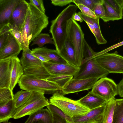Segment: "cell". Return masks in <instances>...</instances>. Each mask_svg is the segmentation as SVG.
<instances>
[{
    "instance_id": "1",
    "label": "cell",
    "mask_w": 123,
    "mask_h": 123,
    "mask_svg": "<svg viewBox=\"0 0 123 123\" xmlns=\"http://www.w3.org/2000/svg\"><path fill=\"white\" fill-rule=\"evenodd\" d=\"M48 19L45 14L29 3L26 17L21 30L23 42L22 50L29 49L30 43L47 27Z\"/></svg>"
},
{
    "instance_id": "2",
    "label": "cell",
    "mask_w": 123,
    "mask_h": 123,
    "mask_svg": "<svg viewBox=\"0 0 123 123\" xmlns=\"http://www.w3.org/2000/svg\"><path fill=\"white\" fill-rule=\"evenodd\" d=\"M78 8L76 5H69L51 21L49 32L58 52L62 48L66 39L68 21L73 17Z\"/></svg>"
},
{
    "instance_id": "3",
    "label": "cell",
    "mask_w": 123,
    "mask_h": 123,
    "mask_svg": "<svg viewBox=\"0 0 123 123\" xmlns=\"http://www.w3.org/2000/svg\"><path fill=\"white\" fill-rule=\"evenodd\" d=\"M20 88L31 92H41L53 95L61 91L62 88L55 83L45 80L23 75L18 82Z\"/></svg>"
},
{
    "instance_id": "4",
    "label": "cell",
    "mask_w": 123,
    "mask_h": 123,
    "mask_svg": "<svg viewBox=\"0 0 123 123\" xmlns=\"http://www.w3.org/2000/svg\"><path fill=\"white\" fill-rule=\"evenodd\" d=\"M50 104L61 110L69 117L83 115L90 110L79 103L78 100L71 99L65 97L60 92H57L50 98Z\"/></svg>"
},
{
    "instance_id": "5",
    "label": "cell",
    "mask_w": 123,
    "mask_h": 123,
    "mask_svg": "<svg viewBox=\"0 0 123 123\" xmlns=\"http://www.w3.org/2000/svg\"><path fill=\"white\" fill-rule=\"evenodd\" d=\"M73 17L68 21L67 30L74 50L77 66L79 67L84 59L85 39L80 26L73 19Z\"/></svg>"
},
{
    "instance_id": "6",
    "label": "cell",
    "mask_w": 123,
    "mask_h": 123,
    "mask_svg": "<svg viewBox=\"0 0 123 123\" xmlns=\"http://www.w3.org/2000/svg\"><path fill=\"white\" fill-rule=\"evenodd\" d=\"M41 92L34 91L30 98L24 104L16 109L13 117L17 119L27 115H30L49 104L48 100Z\"/></svg>"
},
{
    "instance_id": "7",
    "label": "cell",
    "mask_w": 123,
    "mask_h": 123,
    "mask_svg": "<svg viewBox=\"0 0 123 123\" xmlns=\"http://www.w3.org/2000/svg\"><path fill=\"white\" fill-rule=\"evenodd\" d=\"M79 68V71L74 76L73 79H99L106 77L109 74L99 65L95 58L87 61L82 64Z\"/></svg>"
},
{
    "instance_id": "8",
    "label": "cell",
    "mask_w": 123,
    "mask_h": 123,
    "mask_svg": "<svg viewBox=\"0 0 123 123\" xmlns=\"http://www.w3.org/2000/svg\"><path fill=\"white\" fill-rule=\"evenodd\" d=\"M95 58L99 65L109 73L123 74V56L117 51L106 53Z\"/></svg>"
},
{
    "instance_id": "9",
    "label": "cell",
    "mask_w": 123,
    "mask_h": 123,
    "mask_svg": "<svg viewBox=\"0 0 123 123\" xmlns=\"http://www.w3.org/2000/svg\"><path fill=\"white\" fill-rule=\"evenodd\" d=\"M91 91L107 102L118 94L117 85L112 79L106 77L98 80Z\"/></svg>"
},
{
    "instance_id": "10",
    "label": "cell",
    "mask_w": 123,
    "mask_h": 123,
    "mask_svg": "<svg viewBox=\"0 0 123 123\" xmlns=\"http://www.w3.org/2000/svg\"><path fill=\"white\" fill-rule=\"evenodd\" d=\"M98 79L97 78H89L77 80L73 78L62 88L60 93L64 95L92 89Z\"/></svg>"
},
{
    "instance_id": "11",
    "label": "cell",
    "mask_w": 123,
    "mask_h": 123,
    "mask_svg": "<svg viewBox=\"0 0 123 123\" xmlns=\"http://www.w3.org/2000/svg\"><path fill=\"white\" fill-rule=\"evenodd\" d=\"M29 7V3L25 0H21L13 11L7 25L11 28H15L21 31Z\"/></svg>"
},
{
    "instance_id": "12",
    "label": "cell",
    "mask_w": 123,
    "mask_h": 123,
    "mask_svg": "<svg viewBox=\"0 0 123 123\" xmlns=\"http://www.w3.org/2000/svg\"><path fill=\"white\" fill-rule=\"evenodd\" d=\"M43 65L51 74L74 76L79 71V67L68 63H61L49 61L43 62Z\"/></svg>"
},
{
    "instance_id": "13",
    "label": "cell",
    "mask_w": 123,
    "mask_h": 123,
    "mask_svg": "<svg viewBox=\"0 0 123 123\" xmlns=\"http://www.w3.org/2000/svg\"><path fill=\"white\" fill-rule=\"evenodd\" d=\"M106 104L83 115L74 117L72 118L74 123H102Z\"/></svg>"
},
{
    "instance_id": "14",
    "label": "cell",
    "mask_w": 123,
    "mask_h": 123,
    "mask_svg": "<svg viewBox=\"0 0 123 123\" xmlns=\"http://www.w3.org/2000/svg\"><path fill=\"white\" fill-rule=\"evenodd\" d=\"M21 0H0V29L7 25L14 8Z\"/></svg>"
},
{
    "instance_id": "15",
    "label": "cell",
    "mask_w": 123,
    "mask_h": 123,
    "mask_svg": "<svg viewBox=\"0 0 123 123\" xmlns=\"http://www.w3.org/2000/svg\"><path fill=\"white\" fill-rule=\"evenodd\" d=\"M22 48L12 35L7 43L0 49V60L17 57Z\"/></svg>"
},
{
    "instance_id": "16",
    "label": "cell",
    "mask_w": 123,
    "mask_h": 123,
    "mask_svg": "<svg viewBox=\"0 0 123 123\" xmlns=\"http://www.w3.org/2000/svg\"><path fill=\"white\" fill-rule=\"evenodd\" d=\"M58 53L68 63L73 66L78 67L74 50L70 39L67 30L65 41L62 48Z\"/></svg>"
},
{
    "instance_id": "17",
    "label": "cell",
    "mask_w": 123,
    "mask_h": 123,
    "mask_svg": "<svg viewBox=\"0 0 123 123\" xmlns=\"http://www.w3.org/2000/svg\"><path fill=\"white\" fill-rule=\"evenodd\" d=\"M20 60L17 57L11 58V76L10 89L13 90L22 76L24 74Z\"/></svg>"
},
{
    "instance_id": "18",
    "label": "cell",
    "mask_w": 123,
    "mask_h": 123,
    "mask_svg": "<svg viewBox=\"0 0 123 123\" xmlns=\"http://www.w3.org/2000/svg\"><path fill=\"white\" fill-rule=\"evenodd\" d=\"M77 100L79 103L90 110L101 106L108 102L94 93L91 91Z\"/></svg>"
},
{
    "instance_id": "19",
    "label": "cell",
    "mask_w": 123,
    "mask_h": 123,
    "mask_svg": "<svg viewBox=\"0 0 123 123\" xmlns=\"http://www.w3.org/2000/svg\"><path fill=\"white\" fill-rule=\"evenodd\" d=\"M11 58L0 60V88L10 89Z\"/></svg>"
},
{
    "instance_id": "20",
    "label": "cell",
    "mask_w": 123,
    "mask_h": 123,
    "mask_svg": "<svg viewBox=\"0 0 123 123\" xmlns=\"http://www.w3.org/2000/svg\"><path fill=\"white\" fill-rule=\"evenodd\" d=\"M53 116L48 109H42L31 115L25 123H52Z\"/></svg>"
},
{
    "instance_id": "21",
    "label": "cell",
    "mask_w": 123,
    "mask_h": 123,
    "mask_svg": "<svg viewBox=\"0 0 123 123\" xmlns=\"http://www.w3.org/2000/svg\"><path fill=\"white\" fill-rule=\"evenodd\" d=\"M31 51L41 55L48 59L49 61L61 63H68L60 55L56 50L50 49L46 46L33 49Z\"/></svg>"
},
{
    "instance_id": "22",
    "label": "cell",
    "mask_w": 123,
    "mask_h": 123,
    "mask_svg": "<svg viewBox=\"0 0 123 123\" xmlns=\"http://www.w3.org/2000/svg\"><path fill=\"white\" fill-rule=\"evenodd\" d=\"M23 69L36 66H43V62L32 54L29 49L23 50L20 59Z\"/></svg>"
},
{
    "instance_id": "23",
    "label": "cell",
    "mask_w": 123,
    "mask_h": 123,
    "mask_svg": "<svg viewBox=\"0 0 123 123\" xmlns=\"http://www.w3.org/2000/svg\"><path fill=\"white\" fill-rule=\"evenodd\" d=\"M78 14L85 22H88L93 25L96 31L95 36L97 43L98 45L105 44L107 41L104 37L102 33L99 23V18H93L87 17L79 12Z\"/></svg>"
},
{
    "instance_id": "24",
    "label": "cell",
    "mask_w": 123,
    "mask_h": 123,
    "mask_svg": "<svg viewBox=\"0 0 123 123\" xmlns=\"http://www.w3.org/2000/svg\"><path fill=\"white\" fill-rule=\"evenodd\" d=\"M16 109L13 100L0 105V123H7L10 119L13 118Z\"/></svg>"
},
{
    "instance_id": "25",
    "label": "cell",
    "mask_w": 123,
    "mask_h": 123,
    "mask_svg": "<svg viewBox=\"0 0 123 123\" xmlns=\"http://www.w3.org/2000/svg\"><path fill=\"white\" fill-rule=\"evenodd\" d=\"M24 74L45 80L51 75L47 71L43 66H36L24 69Z\"/></svg>"
},
{
    "instance_id": "26",
    "label": "cell",
    "mask_w": 123,
    "mask_h": 123,
    "mask_svg": "<svg viewBox=\"0 0 123 123\" xmlns=\"http://www.w3.org/2000/svg\"><path fill=\"white\" fill-rule=\"evenodd\" d=\"M105 8V15L101 19L105 22L114 21L122 19L121 16L116 10L111 6L105 0H101Z\"/></svg>"
},
{
    "instance_id": "27",
    "label": "cell",
    "mask_w": 123,
    "mask_h": 123,
    "mask_svg": "<svg viewBox=\"0 0 123 123\" xmlns=\"http://www.w3.org/2000/svg\"><path fill=\"white\" fill-rule=\"evenodd\" d=\"M116 104L114 98L106 104L102 123H113L114 111Z\"/></svg>"
},
{
    "instance_id": "28",
    "label": "cell",
    "mask_w": 123,
    "mask_h": 123,
    "mask_svg": "<svg viewBox=\"0 0 123 123\" xmlns=\"http://www.w3.org/2000/svg\"><path fill=\"white\" fill-rule=\"evenodd\" d=\"M32 93V92L22 90L19 91L14 95L13 101L17 109L20 107L28 100Z\"/></svg>"
},
{
    "instance_id": "29",
    "label": "cell",
    "mask_w": 123,
    "mask_h": 123,
    "mask_svg": "<svg viewBox=\"0 0 123 123\" xmlns=\"http://www.w3.org/2000/svg\"><path fill=\"white\" fill-rule=\"evenodd\" d=\"M32 41L31 46L37 45L39 47H42L46 44L55 45L52 38L51 37L48 33H40Z\"/></svg>"
},
{
    "instance_id": "30",
    "label": "cell",
    "mask_w": 123,
    "mask_h": 123,
    "mask_svg": "<svg viewBox=\"0 0 123 123\" xmlns=\"http://www.w3.org/2000/svg\"><path fill=\"white\" fill-rule=\"evenodd\" d=\"M116 101L113 123H123V98Z\"/></svg>"
},
{
    "instance_id": "31",
    "label": "cell",
    "mask_w": 123,
    "mask_h": 123,
    "mask_svg": "<svg viewBox=\"0 0 123 123\" xmlns=\"http://www.w3.org/2000/svg\"><path fill=\"white\" fill-rule=\"evenodd\" d=\"M14 95L10 89L0 88V105L13 100Z\"/></svg>"
},
{
    "instance_id": "32",
    "label": "cell",
    "mask_w": 123,
    "mask_h": 123,
    "mask_svg": "<svg viewBox=\"0 0 123 123\" xmlns=\"http://www.w3.org/2000/svg\"><path fill=\"white\" fill-rule=\"evenodd\" d=\"M46 106L51 113L56 114L65 119L71 123H74L72 118L67 116L61 110L56 106L49 104Z\"/></svg>"
},
{
    "instance_id": "33",
    "label": "cell",
    "mask_w": 123,
    "mask_h": 123,
    "mask_svg": "<svg viewBox=\"0 0 123 123\" xmlns=\"http://www.w3.org/2000/svg\"><path fill=\"white\" fill-rule=\"evenodd\" d=\"M111 6L123 17V0H105Z\"/></svg>"
},
{
    "instance_id": "34",
    "label": "cell",
    "mask_w": 123,
    "mask_h": 123,
    "mask_svg": "<svg viewBox=\"0 0 123 123\" xmlns=\"http://www.w3.org/2000/svg\"><path fill=\"white\" fill-rule=\"evenodd\" d=\"M93 11L97 18L102 19L105 16V10L101 0L96 4Z\"/></svg>"
},
{
    "instance_id": "35",
    "label": "cell",
    "mask_w": 123,
    "mask_h": 123,
    "mask_svg": "<svg viewBox=\"0 0 123 123\" xmlns=\"http://www.w3.org/2000/svg\"><path fill=\"white\" fill-rule=\"evenodd\" d=\"M100 1V0H73V2L75 5L78 4H82L93 11L95 5Z\"/></svg>"
},
{
    "instance_id": "36",
    "label": "cell",
    "mask_w": 123,
    "mask_h": 123,
    "mask_svg": "<svg viewBox=\"0 0 123 123\" xmlns=\"http://www.w3.org/2000/svg\"><path fill=\"white\" fill-rule=\"evenodd\" d=\"M76 5L80 10L81 13L84 15L93 18H97L93 11L87 7L80 4Z\"/></svg>"
},
{
    "instance_id": "37",
    "label": "cell",
    "mask_w": 123,
    "mask_h": 123,
    "mask_svg": "<svg viewBox=\"0 0 123 123\" xmlns=\"http://www.w3.org/2000/svg\"><path fill=\"white\" fill-rule=\"evenodd\" d=\"M9 31L18 42L22 49L23 42L21 31L16 28H12L10 29Z\"/></svg>"
},
{
    "instance_id": "38",
    "label": "cell",
    "mask_w": 123,
    "mask_h": 123,
    "mask_svg": "<svg viewBox=\"0 0 123 123\" xmlns=\"http://www.w3.org/2000/svg\"><path fill=\"white\" fill-rule=\"evenodd\" d=\"M84 43V59L92 57L96 52L92 49L85 40Z\"/></svg>"
},
{
    "instance_id": "39",
    "label": "cell",
    "mask_w": 123,
    "mask_h": 123,
    "mask_svg": "<svg viewBox=\"0 0 123 123\" xmlns=\"http://www.w3.org/2000/svg\"><path fill=\"white\" fill-rule=\"evenodd\" d=\"M123 45V41L113 45L100 52H96L93 57L95 58L96 57L103 54L107 53L108 52L118 47Z\"/></svg>"
},
{
    "instance_id": "40",
    "label": "cell",
    "mask_w": 123,
    "mask_h": 123,
    "mask_svg": "<svg viewBox=\"0 0 123 123\" xmlns=\"http://www.w3.org/2000/svg\"><path fill=\"white\" fill-rule=\"evenodd\" d=\"M29 3L33 5L40 11L45 14V8L43 0H30Z\"/></svg>"
},
{
    "instance_id": "41",
    "label": "cell",
    "mask_w": 123,
    "mask_h": 123,
    "mask_svg": "<svg viewBox=\"0 0 123 123\" xmlns=\"http://www.w3.org/2000/svg\"><path fill=\"white\" fill-rule=\"evenodd\" d=\"M51 3L55 6H62L73 2V0H51Z\"/></svg>"
},
{
    "instance_id": "42",
    "label": "cell",
    "mask_w": 123,
    "mask_h": 123,
    "mask_svg": "<svg viewBox=\"0 0 123 123\" xmlns=\"http://www.w3.org/2000/svg\"><path fill=\"white\" fill-rule=\"evenodd\" d=\"M51 113L53 116L52 123H71L65 119L56 114Z\"/></svg>"
},
{
    "instance_id": "43",
    "label": "cell",
    "mask_w": 123,
    "mask_h": 123,
    "mask_svg": "<svg viewBox=\"0 0 123 123\" xmlns=\"http://www.w3.org/2000/svg\"><path fill=\"white\" fill-rule=\"evenodd\" d=\"M118 94L119 96L123 98V78L117 85Z\"/></svg>"
},
{
    "instance_id": "44",
    "label": "cell",
    "mask_w": 123,
    "mask_h": 123,
    "mask_svg": "<svg viewBox=\"0 0 123 123\" xmlns=\"http://www.w3.org/2000/svg\"><path fill=\"white\" fill-rule=\"evenodd\" d=\"M33 54L40 60L43 62H46L49 60L47 58L41 55L32 51Z\"/></svg>"
},
{
    "instance_id": "45",
    "label": "cell",
    "mask_w": 123,
    "mask_h": 123,
    "mask_svg": "<svg viewBox=\"0 0 123 123\" xmlns=\"http://www.w3.org/2000/svg\"><path fill=\"white\" fill-rule=\"evenodd\" d=\"M73 19L75 21H79L80 22H82L83 21V19L76 12L74 14L73 17Z\"/></svg>"
},
{
    "instance_id": "46",
    "label": "cell",
    "mask_w": 123,
    "mask_h": 123,
    "mask_svg": "<svg viewBox=\"0 0 123 123\" xmlns=\"http://www.w3.org/2000/svg\"><path fill=\"white\" fill-rule=\"evenodd\" d=\"M86 22L92 32L94 36H95L96 34V31L95 28L93 25L88 22Z\"/></svg>"
},
{
    "instance_id": "47",
    "label": "cell",
    "mask_w": 123,
    "mask_h": 123,
    "mask_svg": "<svg viewBox=\"0 0 123 123\" xmlns=\"http://www.w3.org/2000/svg\"><path fill=\"white\" fill-rule=\"evenodd\" d=\"M11 123L10 122H7V123Z\"/></svg>"
}]
</instances>
